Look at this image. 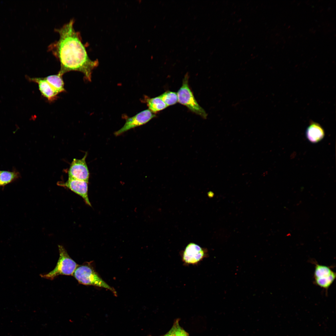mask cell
Wrapping results in <instances>:
<instances>
[{"label":"cell","instance_id":"7a4b0ae2","mask_svg":"<svg viewBox=\"0 0 336 336\" xmlns=\"http://www.w3.org/2000/svg\"><path fill=\"white\" fill-rule=\"evenodd\" d=\"M72 275L81 284L105 288L116 296L115 289L101 278L90 264L78 265Z\"/></svg>","mask_w":336,"mask_h":336},{"label":"cell","instance_id":"ba28073f","mask_svg":"<svg viewBox=\"0 0 336 336\" xmlns=\"http://www.w3.org/2000/svg\"><path fill=\"white\" fill-rule=\"evenodd\" d=\"M206 251L198 245L193 243L188 244L182 255L183 262L187 264H196L206 256Z\"/></svg>","mask_w":336,"mask_h":336},{"label":"cell","instance_id":"52a82bcc","mask_svg":"<svg viewBox=\"0 0 336 336\" xmlns=\"http://www.w3.org/2000/svg\"><path fill=\"white\" fill-rule=\"evenodd\" d=\"M86 152L80 159H74L70 165L68 171V178L77 179L88 182L89 172L86 159Z\"/></svg>","mask_w":336,"mask_h":336},{"label":"cell","instance_id":"ac0fdd59","mask_svg":"<svg viewBox=\"0 0 336 336\" xmlns=\"http://www.w3.org/2000/svg\"></svg>","mask_w":336,"mask_h":336},{"label":"cell","instance_id":"7c38bea8","mask_svg":"<svg viewBox=\"0 0 336 336\" xmlns=\"http://www.w3.org/2000/svg\"><path fill=\"white\" fill-rule=\"evenodd\" d=\"M62 76L58 73L44 77L58 94L65 91Z\"/></svg>","mask_w":336,"mask_h":336},{"label":"cell","instance_id":"9a60e30c","mask_svg":"<svg viewBox=\"0 0 336 336\" xmlns=\"http://www.w3.org/2000/svg\"><path fill=\"white\" fill-rule=\"evenodd\" d=\"M159 96L167 107L174 105L178 102L177 93L175 92L168 91Z\"/></svg>","mask_w":336,"mask_h":336},{"label":"cell","instance_id":"e0dca14e","mask_svg":"<svg viewBox=\"0 0 336 336\" xmlns=\"http://www.w3.org/2000/svg\"><path fill=\"white\" fill-rule=\"evenodd\" d=\"M164 336H176L174 327H173L168 333Z\"/></svg>","mask_w":336,"mask_h":336},{"label":"cell","instance_id":"6da1fadb","mask_svg":"<svg viewBox=\"0 0 336 336\" xmlns=\"http://www.w3.org/2000/svg\"><path fill=\"white\" fill-rule=\"evenodd\" d=\"M74 19H72L60 28L55 29L59 38L48 46V50L60 62L59 74L63 76L69 71H78L83 73L85 79L91 81L92 70L98 62L88 56L80 32L74 29Z\"/></svg>","mask_w":336,"mask_h":336},{"label":"cell","instance_id":"4fadbf2b","mask_svg":"<svg viewBox=\"0 0 336 336\" xmlns=\"http://www.w3.org/2000/svg\"><path fill=\"white\" fill-rule=\"evenodd\" d=\"M146 102L149 109L154 113L161 111L167 107L159 96L147 98Z\"/></svg>","mask_w":336,"mask_h":336},{"label":"cell","instance_id":"9c48e42d","mask_svg":"<svg viewBox=\"0 0 336 336\" xmlns=\"http://www.w3.org/2000/svg\"><path fill=\"white\" fill-rule=\"evenodd\" d=\"M88 183L85 181L68 178L66 182L58 184L70 189L81 197L87 205L91 206L88 196Z\"/></svg>","mask_w":336,"mask_h":336},{"label":"cell","instance_id":"5bb4252c","mask_svg":"<svg viewBox=\"0 0 336 336\" xmlns=\"http://www.w3.org/2000/svg\"><path fill=\"white\" fill-rule=\"evenodd\" d=\"M20 176L19 172L15 171H1L0 173V186H4Z\"/></svg>","mask_w":336,"mask_h":336},{"label":"cell","instance_id":"5b68a950","mask_svg":"<svg viewBox=\"0 0 336 336\" xmlns=\"http://www.w3.org/2000/svg\"><path fill=\"white\" fill-rule=\"evenodd\" d=\"M314 265V284L325 291L327 294L328 289L335 279L336 273L333 270V266L319 264L314 259L310 261Z\"/></svg>","mask_w":336,"mask_h":336},{"label":"cell","instance_id":"277c9868","mask_svg":"<svg viewBox=\"0 0 336 336\" xmlns=\"http://www.w3.org/2000/svg\"><path fill=\"white\" fill-rule=\"evenodd\" d=\"M59 257L54 268L49 273L40 275V276L47 279L53 280L60 275H72L76 268L78 266L69 255L63 246L58 245Z\"/></svg>","mask_w":336,"mask_h":336},{"label":"cell","instance_id":"8fae6325","mask_svg":"<svg viewBox=\"0 0 336 336\" xmlns=\"http://www.w3.org/2000/svg\"><path fill=\"white\" fill-rule=\"evenodd\" d=\"M306 135L310 142L313 143H316L323 138L325 135V132L323 128L319 124L311 121L306 130Z\"/></svg>","mask_w":336,"mask_h":336},{"label":"cell","instance_id":"2e32d148","mask_svg":"<svg viewBox=\"0 0 336 336\" xmlns=\"http://www.w3.org/2000/svg\"><path fill=\"white\" fill-rule=\"evenodd\" d=\"M173 327L176 336H188L186 332L179 326L177 322Z\"/></svg>","mask_w":336,"mask_h":336},{"label":"cell","instance_id":"30bf717a","mask_svg":"<svg viewBox=\"0 0 336 336\" xmlns=\"http://www.w3.org/2000/svg\"><path fill=\"white\" fill-rule=\"evenodd\" d=\"M28 78L30 81L37 84L41 94L49 101H52L57 98L58 94L44 77Z\"/></svg>","mask_w":336,"mask_h":336},{"label":"cell","instance_id":"3957f363","mask_svg":"<svg viewBox=\"0 0 336 336\" xmlns=\"http://www.w3.org/2000/svg\"><path fill=\"white\" fill-rule=\"evenodd\" d=\"M189 75L187 73L183 79L181 86L177 93L178 102L186 106L192 112L206 119L208 114L195 99L189 86Z\"/></svg>","mask_w":336,"mask_h":336},{"label":"cell","instance_id":"8992f818","mask_svg":"<svg viewBox=\"0 0 336 336\" xmlns=\"http://www.w3.org/2000/svg\"><path fill=\"white\" fill-rule=\"evenodd\" d=\"M155 116V114L149 109L144 110L128 118L124 125L115 132L114 135L119 136L132 128L144 124Z\"/></svg>","mask_w":336,"mask_h":336}]
</instances>
